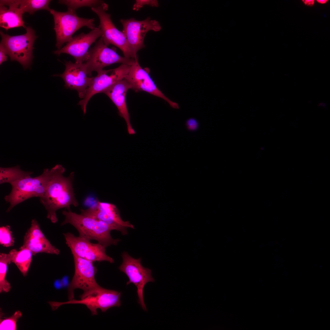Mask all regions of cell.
<instances>
[{
	"label": "cell",
	"instance_id": "1",
	"mask_svg": "<svg viewBox=\"0 0 330 330\" xmlns=\"http://www.w3.org/2000/svg\"><path fill=\"white\" fill-rule=\"evenodd\" d=\"M50 179L44 194L40 197V201L47 211L46 218L53 223L58 219L56 211L65 208L70 209L71 205L77 207L79 203L75 196L73 187L75 173L72 172L66 177L64 174L65 168L57 164L51 169Z\"/></svg>",
	"mask_w": 330,
	"mask_h": 330
},
{
	"label": "cell",
	"instance_id": "2",
	"mask_svg": "<svg viewBox=\"0 0 330 330\" xmlns=\"http://www.w3.org/2000/svg\"><path fill=\"white\" fill-rule=\"evenodd\" d=\"M65 219L61 223L63 226L69 224L78 231L79 236L89 240H94L106 248L111 245H116L120 241L119 239L112 237L110 232L112 228L105 222L90 216L77 214L70 209L62 212Z\"/></svg>",
	"mask_w": 330,
	"mask_h": 330
},
{
	"label": "cell",
	"instance_id": "3",
	"mask_svg": "<svg viewBox=\"0 0 330 330\" xmlns=\"http://www.w3.org/2000/svg\"><path fill=\"white\" fill-rule=\"evenodd\" d=\"M51 173V169H44L39 176H30L11 183V192L4 197L5 201L10 204L6 212H9L15 206L28 199L41 197L45 192Z\"/></svg>",
	"mask_w": 330,
	"mask_h": 330
},
{
	"label": "cell",
	"instance_id": "4",
	"mask_svg": "<svg viewBox=\"0 0 330 330\" xmlns=\"http://www.w3.org/2000/svg\"><path fill=\"white\" fill-rule=\"evenodd\" d=\"M121 292L104 288L100 286L79 296L80 299H74L66 302H48L53 310H55L62 305L68 304H80L85 305L93 315L97 314V310L105 312L113 307L121 305Z\"/></svg>",
	"mask_w": 330,
	"mask_h": 330
},
{
	"label": "cell",
	"instance_id": "5",
	"mask_svg": "<svg viewBox=\"0 0 330 330\" xmlns=\"http://www.w3.org/2000/svg\"><path fill=\"white\" fill-rule=\"evenodd\" d=\"M26 33L23 35L11 36L2 31L0 44L6 50L12 61L19 62L24 68L30 67L33 57V44L37 36L30 26L25 28Z\"/></svg>",
	"mask_w": 330,
	"mask_h": 330
},
{
	"label": "cell",
	"instance_id": "6",
	"mask_svg": "<svg viewBox=\"0 0 330 330\" xmlns=\"http://www.w3.org/2000/svg\"><path fill=\"white\" fill-rule=\"evenodd\" d=\"M50 12L54 18L56 46L58 49H61L65 43L70 41L73 34L81 28L86 27L92 30L95 28L94 18L79 17L76 12L72 11L60 12L51 9Z\"/></svg>",
	"mask_w": 330,
	"mask_h": 330
},
{
	"label": "cell",
	"instance_id": "7",
	"mask_svg": "<svg viewBox=\"0 0 330 330\" xmlns=\"http://www.w3.org/2000/svg\"><path fill=\"white\" fill-rule=\"evenodd\" d=\"M121 256L123 262L119 269L125 274L129 278L126 284L128 285L132 283L136 286L138 297V302L142 309L146 311L147 309L143 298V289L147 283L155 281L152 276V271L142 266L141 258H134L126 252H123Z\"/></svg>",
	"mask_w": 330,
	"mask_h": 330
},
{
	"label": "cell",
	"instance_id": "8",
	"mask_svg": "<svg viewBox=\"0 0 330 330\" xmlns=\"http://www.w3.org/2000/svg\"><path fill=\"white\" fill-rule=\"evenodd\" d=\"M120 21L123 27L124 34L133 58L138 59L137 53L145 47L144 41L146 33L150 31H160L161 27L159 22L148 17L142 20L134 18L121 19Z\"/></svg>",
	"mask_w": 330,
	"mask_h": 330
},
{
	"label": "cell",
	"instance_id": "9",
	"mask_svg": "<svg viewBox=\"0 0 330 330\" xmlns=\"http://www.w3.org/2000/svg\"><path fill=\"white\" fill-rule=\"evenodd\" d=\"M137 60L120 56L115 50L105 45L101 37L94 46L89 49L88 59L84 63L88 75L90 76L93 72H98L112 64L119 63L131 65Z\"/></svg>",
	"mask_w": 330,
	"mask_h": 330
},
{
	"label": "cell",
	"instance_id": "10",
	"mask_svg": "<svg viewBox=\"0 0 330 330\" xmlns=\"http://www.w3.org/2000/svg\"><path fill=\"white\" fill-rule=\"evenodd\" d=\"M108 8V5L105 2L91 8L99 17L98 27L101 31V37L104 43L107 46L110 44L115 46L121 50L124 57L134 59L124 34L116 27L111 20V14L106 12Z\"/></svg>",
	"mask_w": 330,
	"mask_h": 330
},
{
	"label": "cell",
	"instance_id": "11",
	"mask_svg": "<svg viewBox=\"0 0 330 330\" xmlns=\"http://www.w3.org/2000/svg\"><path fill=\"white\" fill-rule=\"evenodd\" d=\"M130 66L122 64L114 69L101 71L97 72L96 76L92 77L84 97L78 103L81 106L84 114L86 112L87 104L91 97L97 94L102 93L119 81L125 78L129 71Z\"/></svg>",
	"mask_w": 330,
	"mask_h": 330
},
{
	"label": "cell",
	"instance_id": "12",
	"mask_svg": "<svg viewBox=\"0 0 330 330\" xmlns=\"http://www.w3.org/2000/svg\"><path fill=\"white\" fill-rule=\"evenodd\" d=\"M67 245L70 249L73 255H75L92 262L106 261L114 262V259L106 253L105 247L98 243L94 244L90 241L73 233H63Z\"/></svg>",
	"mask_w": 330,
	"mask_h": 330
},
{
	"label": "cell",
	"instance_id": "13",
	"mask_svg": "<svg viewBox=\"0 0 330 330\" xmlns=\"http://www.w3.org/2000/svg\"><path fill=\"white\" fill-rule=\"evenodd\" d=\"M75 265V273L68 287L69 300L74 299V291L80 289L83 293H87L100 286L96 281L95 275L97 269L93 262L78 256L73 255Z\"/></svg>",
	"mask_w": 330,
	"mask_h": 330
},
{
	"label": "cell",
	"instance_id": "14",
	"mask_svg": "<svg viewBox=\"0 0 330 330\" xmlns=\"http://www.w3.org/2000/svg\"><path fill=\"white\" fill-rule=\"evenodd\" d=\"M80 211L81 214L105 222L113 230L120 232L123 235L127 234L128 228L134 229L128 221L122 220L118 209L112 203L97 200L95 205L85 210L81 209Z\"/></svg>",
	"mask_w": 330,
	"mask_h": 330
},
{
	"label": "cell",
	"instance_id": "15",
	"mask_svg": "<svg viewBox=\"0 0 330 330\" xmlns=\"http://www.w3.org/2000/svg\"><path fill=\"white\" fill-rule=\"evenodd\" d=\"M149 70L143 68L137 60L131 65L125 79L130 84L131 89L136 92L144 91L161 98L174 108H179L178 104L171 101L157 87L149 75Z\"/></svg>",
	"mask_w": 330,
	"mask_h": 330
},
{
	"label": "cell",
	"instance_id": "16",
	"mask_svg": "<svg viewBox=\"0 0 330 330\" xmlns=\"http://www.w3.org/2000/svg\"><path fill=\"white\" fill-rule=\"evenodd\" d=\"M102 36V32L99 27L95 28L87 33H82L73 37L65 46L53 51L59 56L64 53L70 55L75 60V62L82 63L87 60L90 46L96 39Z\"/></svg>",
	"mask_w": 330,
	"mask_h": 330
},
{
	"label": "cell",
	"instance_id": "17",
	"mask_svg": "<svg viewBox=\"0 0 330 330\" xmlns=\"http://www.w3.org/2000/svg\"><path fill=\"white\" fill-rule=\"evenodd\" d=\"M65 70L62 74L55 75L61 77L64 80V86L67 89L75 90L79 97L82 99L92 81V77H89L84 63H73L66 61Z\"/></svg>",
	"mask_w": 330,
	"mask_h": 330
},
{
	"label": "cell",
	"instance_id": "18",
	"mask_svg": "<svg viewBox=\"0 0 330 330\" xmlns=\"http://www.w3.org/2000/svg\"><path fill=\"white\" fill-rule=\"evenodd\" d=\"M21 246L29 249L33 255L39 253L58 255L60 253V250L46 237L35 218L31 220V226L24 237Z\"/></svg>",
	"mask_w": 330,
	"mask_h": 330
},
{
	"label": "cell",
	"instance_id": "19",
	"mask_svg": "<svg viewBox=\"0 0 330 330\" xmlns=\"http://www.w3.org/2000/svg\"><path fill=\"white\" fill-rule=\"evenodd\" d=\"M130 89H131L130 85L124 78L107 88L102 93L107 95L116 106L119 115L126 122L128 133L133 135L135 134V131L130 123V116L126 101V95Z\"/></svg>",
	"mask_w": 330,
	"mask_h": 330
},
{
	"label": "cell",
	"instance_id": "20",
	"mask_svg": "<svg viewBox=\"0 0 330 330\" xmlns=\"http://www.w3.org/2000/svg\"><path fill=\"white\" fill-rule=\"evenodd\" d=\"M24 13L18 0L0 1V26L7 31L20 27L26 28L23 19Z\"/></svg>",
	"mask_w": 330,
	"mask_h": 330
},
{
	"label": "cell",
	"instance_id": "21",
	"mask_svg": "<svg viewBox=\"0 0 330 330\" xmlns=\"http://www.w3.org/2000/svg\"><path fill=\"white\" fill-rule=\"evenodd\" d=\"M8 255L10 262L14 263L22 274L26 276L32 261L31 252L28 248L21 246L18 250H11Z\"/></svg>",
	"mask_w": 330,
	"mask_h": 330
},
{
	"label": "cell",
	"instance_id": "22",
	"mask_svg": "<svg viewBox=\"0 0 330 330\" xmlns=\"http://www.w3.org/2000/svg\"><path fill=\"white\" fill-rule=\"evenodd\" d=\"M33 172L22 170L20 167L16 166L10 167L0 168V184H11L26 177L31 176Z\"/></svg>",
	"mask_w": 330,
	"mask_h": 330
},
{
	"label": "cell",
	"instance_id": "23",
	"mask_svg": "<svg viewBox=\"0 0 330 330\" xmlns=\"http://www.w3.org/2000/svg\"><path fill=\"white\" fill-rule=\"evenodd\" d=\"M19 7L24 13H28L30 14H34L38 10L45 9L50 11L49 7V0H18Z\"/></svg>",
	"mask_w": 330,
	"mask_h": 330
},
{
	"label": "cell",
	"instance_id": "24",
	"mask_svg": "<svg viewBox=\"0 0 330 330\" xmlns=\"http://www.w3.org/2000/svg\"><path fill=\"white\" fill-rule=\"evenodd\" d=\"M11 263L8 254H0V292H8L11 289L9 282L6 279L8 264Z\"/></svg>",
	"mask_w": 330,
	"mask_h": 330
},
{
	"label": "cell",
	"instance_id": "25",
	"mask_svg": "<svg viewBox=\"0 0 330 330\" xmlns=\"http://www.w3.org/2000/svg\"><path fill=\"white\" fill-rule=\"evenodd\" d=\"M105 2L101 0H61L58 3L67 6L68 10L76 12V10L81 7H89L91 8L98 6Z\"/></svg>",
	"mask_w": 330,
	"mask_h": 330
},
{
	"label": "cell",
	"instance_id": "26",
	"mask_svg": "<svg viewBox=\"0 0 330 330\" xmlns=\"http://www.w3.org/2000/svg\"><path fill=\"white\" fill-rule=\"evenodd\" d=\"M15 239L9 226H2L0 227V244L5 247L13 246Z\"/></svg>",
	"mask_w": 330,
	"mask_h": 330
},
{
	"label": "cell",
	"instance_id": "27",
	"mask_svg": "<svg viewBox=\"0 0 330 330\" xmlns=\"http://www.w3.org/2000/svg\"><path fill=\"white\" fill-rule=\"evenodd\" d=\"M21 312L17 310L10 317L0 321V330H15L17 329L16 323L18 319L21 317Z\"/></svg>",
	"mask_w": 330,
	"mask_h": 330
},
{
	"label": "cell",
	"instance_id": "28",
	"mask_svg": "<svg viewBox=\"0 0 330 330\" xmlns=\"http://www.w3.org/2000/svg\"><path fill=\"white\" fill-rule=\"evenodd\" d=\"M156 7L159 6L158 1L156 0H137L133 6V9L138 11L144 6Z\"/></svg>",
	"mask_w": 330,
	"mask_h": 330
},
{
	"label": "cell",
	"instance_id": "29",
	"mask_svg": "<svg viewBox=\"0 0 330 330\" xmlns=\"http://www.w3.org/2000/svg\"><path fill=\"white\" fill-rule=\"evenodd\" d=\"M185 125L187 129L191 132L197 130L199 126L198 120L193 118H190L187 119L186 120Z\"/></svg>",
	"mask_w": 330,
	"mask_h": 330
},
{
	"label": "cell",
	"instance_id": "30",
	"mask_svg": "<svg viewBox=\"0 0 330 330\" xmlns=\"http://www.w3.org/2000/svg\"><path fill=\"white\" fill-rule=\"evenodd\" d=\"M7 54L3 46L0 44V64L7 60Z\"/></svg>",
	"mask_w": 330,
	"mask_h": 330
},
{
	"label": "cell",
	"instance_id": "31",
	"mask_svg": "<svg viewBox=\"0 0 330 330\" xmlns=\"http://www.w3.org/2000/svg\"><path fill=\"white\" fill-rule=\"evenodd\" d=\"M302 1L306 5L310 6L313 5L314 2V0H303Z\"/></svg>",
	"mask_w": 330,
	"mask_h": 330
},
{
	"label": "cell",
	"instance_id": "32",
	"mask_svg": "<svg viewBox=\"0 0 330 330\" xmlns=\"http://www.w3.org/2000/svg\"><path fill=\"white\" fill-rule=\"evenodd\" d=\"M317 1L318 3L321 4H324L327 2L328 0H317Z\"/></svg>",
	"mask_w": 330,
	"mask_h": 330
}]
</instances>
